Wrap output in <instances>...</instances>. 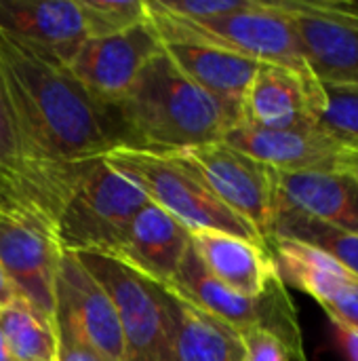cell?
I'll use <instances>...</instances> for the list:
<instances>
[{"mask_svg":"<svg viewBox=\"0 0 358 361\" xmlns=\"http://www.w3.org/2000/svg\"><path fill=\"white\" fill-rule=\"evenodd\" d=\"M0 74L27 148L65 203L93 165L108 152L127 148L112 106L91 97L68 66L32 53L2 32Z\"/></svg>","mask_w":358,"mask_h":361,"instance_id":"6da1fadb","label":"cell"},{"mask_svg":"<svg viewBox=\"0 0 358 361\" xmlns=\"http://www.w3.org/2000/svg\"><path fill=\"white\" fill-rule=\"evenodd\" d=\"M112 108L124 129L127 148L150 152H181L219 142L236 127L226 110L173 63L165 47Z\"/></svg>","mask_w":358,"mask_h":361,"instance_id":"7a4b0ae2","label":"cell"},{"mask_svg":"<svg viewBox=\"0 0 358 361\" xmlns=\"http://www.w3.org/2000/svg\"><path fill=\"white\" fill-rule=\"evenodd\" d=\"M103 161L129 178L154 205L177 218L190 231H217L268 250L262 235L226 207L203 178L175 152L116 148Z\"/></svg>","mask_w":358,"mask_h":361,"instance_id":"3957f363","label":"cell"},{"mask_svg":"<svg viewBox=\"0 0 358 361\" xmlns=\"http://www.w3.org/2000/svg\"><path fill=\"white\" fill-rule=\"evenodd\" d=\"M148 19L162 42L209 44L257 63L312 74L295 25L279 0H255L245 11L209 21H184L154 13H148Z\"/></svg>","mask_w":358,"mask_h":361,"instance_id":"277c9868","label":"cell"},{"mask_svg":"<svg viewBox=\"0 0 358 361\" xmlns=\"http://www.w3.org/2000/svg\"><path fill=\"white\" fill-rule=\"evenodd\" d=\"M76 256L114 300L124 361H181L175 319L160 283L108 254L80 252Z\"/></svg>","mask_w":358,"mask_h":361,"instance_id":"5b68a950","label":"cell"},{"mask_svg":"<svg viewBox=\"0 0 358 361\" xmlns=\"http://www.w3.org/2000/svg\"><path fill=\"white\" fill-rule=\"evenodd\" d=\"M169 286L238 334L247 330H268L287 345L291 360L308 361L298 309L283 279H276L255 298L243 296L215 279L190 245L175 281Z\"/></svg>","mask_w":358,"mask_h":361,"instance_id":"8992f818","label":"cell"},{"mask_svg":"<svg viewBox=\"0 0 358 361\" xmlns=\"http://www.w3.org/2000/svg\"><path fill=\"white\" fill-rule=\"evenodd\" d=\"M150 199L103 159L74 188L55 224L61 252L112 254Z\"/></svg>","mask_w":358,"mask_h":361,"instance_id":"52a82bcc","label":"cell"},{"mask_svg":"<svg viewBox=\"0 0 358 361\" xmlns=\"http://www.w3.org/2000/svg\"><path fill=\"white\" fill-rule=\"evenodd\" d=\"M175 154L203 178L226 207L247 220L268 245L276 203V169L241 152L224 140Z\"/></svg>","mask_w":358,"mask_h":361,"instance_id":"ba28073f","label":"cell"},{"mask_svg":"<svg viewBox=\"0 0 358 361\" xmlns=\"http://www.w3.org/2000/svg\"><path fill=\"white\" fill-rule=\"evenodd\" d=\"M300 36L304 59L321 85L358 89V4L279 0Z\"/></svg>","mask_w":358,"mask_h":361,"instance_id":"9c48e42d","label":"cell"},{"mask_svg":"<svg viewBox=\"0 0 358 361\" xmlns=\"http://www.w3.org/2000/svg\"><path fill=\"white\" fill-rule=\"evenodd\" d=\"M224 142L260 163L285 173H352L358 148L335 137L321 125L308 129H262L236 125Z\"/></svg>","mask_w":358,"mask_h":361,"instance_id":"30bf717a","label":"cell"},{"mask_svg":"<svg viewBox=\"0 0 358 361\" xmlns=\"http://www.w3.org/2000/svg\"><path fill=\"white\" fill-rule=\"evenodd\" d=\"M61 250L38 220L0 212V267L17 296L53 322Z\"/></svg>","mask_w":358,"mask_h":361,"instance_id":"8fae6325","label":"cell"},{"mask_svg":"<svg viewBox=\"0 0 358 361\" xmlns=\"http://www.w3.org/2000/svg\"><path fill=\"white\" fill-rule=\"evenodd\" d=\"M0 197L27 218L38 220L55 237L65 199L27 148L4 78L0 74ZM57 243V241H55Z\"/></svg>","mask_w":358,"mask_h":361,"instance_id":"7c38bea8","label":"cell"},{"mask_svg":"<svg viewBox=\"0 0 358 361\" xmlns=\"http://www.w3.org/2000/svg\"><path fill=\"white\" fill-rule=\"evenodd\" d=\"M162 51L150 19L108 38H87L68 70L103 106H114L135 82L143 66Z\"/></svg>","mask_w":358,"mask_h":361,"instance_id":"4fadbf2b","label":"cell"},{"mask_svg":"<svg viewBox=\"0 0 358 361\" xmlns=\"http://www.w3.org/2000/svg\"><path fill=\"white\" fill-rule=\"evenodd\" d=\"M325 102V89L314 74L260 63L245 93L243 123L262 129L317 127Z\"/></svg>","mask_w":358,"mask_h":361,"instance_id":"5bb4252c","label":"cell"},{"mask_svg":"<svg viewBox=\"0 0 358 361\" xmlns=\"http://www.w3.org/2000/svg\"><path fill=\"white\" fill-rule=\"evenodd\" d=\"M0 32L61 66L87 40L78 0H0Z\"/></svg>","mask_w":358,"mask_h":361,"instance_id":"9a60e30c","label":"cell"},{"mask_svg":"<svg viewBox=\"0 0 358 361\" xmlns=\"http://www.w3.org/2000/svg\"><path fill=\"white\" fill-rule=\"evenodd\" d=\"M192 245V231L152 201L131 220L120 245L108 254L156 283H173Z\"/></svg>","mask_w":358,"mask_h":361,"instance_id":"2e32d148","label":"cell"},{"mask_svg":"<svg viewBox=\"0 0 358 361\" xmlns=\"http://www.w3.org/2000/svg\"><path fill=\"white\" fill-rule=\"evenodd\" d=\"M55 298L68 307L84 338L106 361H124L122 330L114 300L72 252H61Z\"/></svg>","mask_w":358,"mask_h":361,"instance_id":"e0dca14e","label":"cell"},{"mask_svg":"<svg viewBox=\"0 0 358 361\" xmlns=\"http://www.w3.org/2000/svg\"><path fill=\"white\" fill-rule=\"evenodd\" d=\"M162 47L173 63L226 110L234 125L243 123V102L260 68L257 61L198 42H162Z\"/></svg>","mask_w":358,"mask_h":361,"instance_id":"ac0fdd59","label":"cell"},{"mask_svg":"<svg viewBox=\"0 0 358 361\" xmlns=\"http://www.w3.org/2000/svg\"><path fill=\"white\" fill-rule=\"evenodd\" d=\"M192 247L215 279L243 296L255 298L281 279L266 247L234 235L192 231Z\"/></svg>","mask_w":358,"mask_h":361,"instance_id":"d6986e66","label":"cell"},{"mask_svg":"<svg viewBox=\"0 0 358 361\" xmlns=\"http://www.w3.org/2000/svg\"><path fill=\"white\" fill-rule=\"evenodd\" d=\"M276 201L358 235V184L350 173L276 171Z\"/></svg>","mask_w":358,"mask_h":361,"instance_id":"ffe728a7","label":"cell"},{"mask_svg":"<svg viewBox=\"0 0 358 361\" xmlns=\"http://www.w3.org/2000/svg\"><path fill=\"white\" fill-rule=\"evenodd\" d=\"M160 286L167 292L175 319L181 361H247L236 330L198 309L171 286Z\"/></svg>","mask_w":358,"mask_h":361,"instance_id":"44dd1931","label":"cell"},{"mask_svg":"<svg viewBox=\"0 0 358 361\" xmlns=\"http://www.w3.org/2000/svg\"><path fill=\"white\" fill-rule=\"evenodd\" d=\"M270 239H289L312 245L358 277V235L340 231L327 222L310 218L281 201L274 203Z\"/></svg>","mask_w":358,"mask_h":361,"instance_id":"7402d4cb","label":"cell"},{"mask_svg":"<svg viewBox=\"0 0 358 361\" xmlns=\"http://www.w3.org/2000/svg\"><path fill=\"white\" fill-rule=\"evenodd\" d=\"M0 330L13 361H57L53 322L42 317L25 300L15 298L0 311Z\"/></svg>","mask_w":358,"mask_h":361,"instance_id":"603a6c76","label":"cell"},{"mask_svg":"<svg viewBox=\"0 0 358 361\" xmlns=\"http://www.w3.org/2000/svg\"><path fill=\"white\" fill-rule=\"evenodd\" d=\"M87 38H108L148 21L146 0H78Z\"/></svg>","mask_w":358,"mask_h":361,"instance_id":"cb8c5ba5","label":"cell"},{"mask_svg":"<svg viewBox=\"0 0 358 361\" xmlns=\"http://www.w3.org/2000/svg\"><path fill=\"white\" fill-rule=\"evenodd\" d=\"M325 110L319 125L335 137L358 148V89L323 85Z\"/></svg>","mask_w":358,"mask_h":361,"instance_id":"d4e9b609","label":"cell"},{"mask_svg":"<svg viewBox=\"0 0 358 361\" xmlns=\"http://www.w3.org/2000/svg\"><path fill=\"white\" fill-rule=\"evenodd\" d=\"M255 0H146L148 13L184 21H209L245 11Z\"/></svg>","mask_w":358,"mask_h":361,"instance_id":"484cf974","label":"cell"},{"mask_svg":"<svg viewBox=\"0 0 358 361\" xmlns=\"http://www.w3.org/2000/svg\"><path fill=\"white\" fill-rule=\"evenodd\" d=\"M53 328L57 336V361H106V357L84 338L68 307L57 298Z\"/></svg>","mask_w":358,"mask_h":361,"instance_id":"4316f807","label":"cell"},{"mask_svg":"<svg viewBox=\"0 0 358 361\" xmlns=\"http://www.w3.org/2000/svg\"><path fill=\"white\" fill-rule=\"evenodd\" d=\"M331 324H342L358 332V277L350 275L329 288L319 300Z\"/></svg>","mask_w":358,"mask_h":361,"instance_id":"83f0119b","label":"cell"},{"mask_svg":"<svg viewBox=\"0 0 358 361\" xmlns=\"http://www.w3.org/2000/svg\"><path fill=\"white\" fill-rule=\"evenodd\" d=\"M238 336L247 361H293L287 345L268 330H247Z\"/></svg>","mask_w":358,"mask_h":361,"instance_id":"f1b7e54d","label":"cell"},{"mask_svg":"<svg viewBox=\"0 0 358 361\" xmlns=\"http://www.w3.org/2000/svg\"><path fill=\"white\" fill-rule=\"evenodd\" d=\"M333 330H335V338H338V345L340 349L344 351L346 360L348 361H358V332L352 328H346L342 324H333Z\"/></svg>","mask_w":358,"mask_h":361,"instance_id":"f546056e","label":"cell"},{"mask_svg":"<svg viewBox=\"0 0 358 361\" xmlns=\"http://www.w3.org/2000/svg\"><path fill=\"white\" fill-rule=\"evenodd\" d=\"M15 298H19V296H17V292H15L13 283L8 281L6 273H4V271H2V267H0V311H2L4 307H8Z\"/></svg>","mask_w":358,"mask_h":361,"instance_id":"4dcf8cb0","label":"cell"},{"mask_svg":"<svg viewBox=\"0 0 358 361\" xmlns=\"http://www.w3.org/2000/svg\"><path fill=\"white\" fill-rule=\"evenodd\" d=\"M0 361H13L11 351H8V347H6V341H4V336H2V330H0Z\"/></svg>","mask_w":358,"mask_h":361,"instance_id":"1f68e13d","label":"cell"},{"mask_svg":"<svg viewBox=\"0 0 358 361\" xmlns=\"http://www.w3.org/2000/svg\"><path fill=\"white\" fill-rule=\"evenodd\" d=\"M0 212H8V214H17V212H13V209H11V207H8L6 203H4V199H2V197H0ZM19 216H21V214H19Z\"/></svg>","mask_w":358,"mask_h":361,"instance_id":"d6a6232c","label":"cell"},{"mask_svg":"<svg viewBox=\"0 0 358 361\" xmlns=\"http://www.w3.org/2000/svg\"><path fill=\"white\" fill-rule=\"evenodd\" d=\"M350 176H352V178L357 180V184H358V167H357V169H354V171H352V173H350Z\"/></svg>","mask_w":358,"mask_h":361,"instance_id":"836d02e7","label":"cell"}]
</instances>
